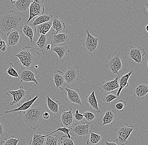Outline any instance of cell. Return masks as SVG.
Segmentation results:
<instances>
[{
  "instance_id": "9a60e30c",
  "label": "cell",
  "mask_w": 148,
  "mask_h": 145,
  "mask_svg": "<svg viewBox=\"0 0 148 145\" xmlns=\"http://www.w3.org/2000/svg\"><path fill=\"white\" fill-rule=\"evenodd\" d=\"M120 76L119 75L114 79H109L106 82H103L99 87V89L102 92H109L119 88L118 80Z\"/></svg>"
},
{
  "instance_id": "ab89813d",
  "label": "cell",
  "mask_w": 148,
  "mask_h": 145,
  "mask_svg": "<svg viewBox=\"0 0 148 145\" xmlns=\"http://www.w3.org/2000/svg\"><path fill=\"white\" fill-rule=\"evenodd\" d=\"M61 140L60 145H75L73 141V138H69L66 135L61 137Z\"/></svg>"
},
{
  "instance_id": "db71d44e",
  "label": "cell",
  "mask_w": 148,
  "mask_h": 145,
  "mask_svg": "<svg viewBox=\"0 0 148 145\" xmlns=\"http://www.w3.org/2000/svg\"><path fill=\"white\" fill-rule=\"evenodd\" d=\"M2 39L1 37V36L0 35V41H1V40H2Z\"/></svg>"
},
{
  "instance_id": "52a82bcc",
  "label": "cell",
  "mask_w": 148,
  "mask_h": 145,
  "mask_svg": "<svg viewBox=\"0 0 148 145\" xmlns=\"http://www.w3.org/2000/svg\"><path fill=\"white\" fill-rule=\"evenodd\" d=\"M109 61L106 63V66L110 69L112 74L119 75V71L122 67L120 52L114 51L111 52L107 57Z\"/></svg>"
},
{
  "instance_id": "ee69618b",
  "label": "cell",
  "mask_w": 148,
  "mask_h": 145,
  "mask_svg": "<svg viewBox=\"0 0 148 145\" xmlns=\"http://www.w3.org/2000/svg\"><path fill=\"white\" fill-rule=\"evenodd\" d=\"M5 125L0 123V138L5 135Z\"/></svg>"
},
{
  "instance_id": "44dd1931",
  "label": "cell",
  "mask_w": 148,
  "mask_h": 145,
  "mask_svg": "<svg viewBox=\"0 0 148 145\" xmlns=\"http://www.w3.org/2000/svg\"><path fill=\"white\" fill-rule=\"evenodd\" d=\"M61 103L59 101H53L49 96H46L45 107L46 111L52 114H56L59 113V106Z\"/></svg>"
},
{
  "instance_id": "277c9868",
  "label": "cell",
  "mask_w": 148,
  "mask_h": 145,
  "mask_svg": "<svg viewBox=\"0 0 148 145\" xmlns=\"http://www.w3.org/2000/svg\"><path fill=\"white\" fill-rule=\"evenodd\" d=\"M30 93V91H26L23 86H21L18 90L7 91L6 95L12 97L13 100L10 103V105L16 104L18 107L31 99Z\"/></svg>"
},
{
  "instance_id": "5bb4252c",
  "label": "cell",
  "mask_w": 148,
  "mask_h": 145,
  "mask_svg": "<svg viewBox=\"0 0 148 145\" xmlns=\"http://www.w3.org/2000/svg\"><path fill=\"white\" fill-rule=\"evenodd\" d=\"M60 119L64 127L67 128H70L73 127L75 121L72 109H70L69 111L63 109L61 112Z\"/></svg>"
},
{
  "instance_id": "11a10c76",
  "label": "cell",
  "mask_w": 148,
  "mask_h": 145,
  "mask_svg": "<svg viewBox=\"0 0 148 145\" xmlns=\"http://www.w3.org/2000/svg\"><path fill=\"white\" fill-rule=\"evenodd\" d=\"M148 145L147 144H145V145Z\"/></svg>"
},
{
  "instance_id": "74e56055",
  "label": "cell",
  "mask_w": 148,
  "mask_h": 145,
  "mask_svg": "<svg viewBox=\"0 0 148 145\" xmlns=\"http://www.w3.org/2000/svg\"><path fill=\"white\" fill-rule=\"evenodd\" d=\"M19 141V139L16 138L14 135H10L5 138L4 141H1L0 145H17Z\"/></svg>"
},
{
  "instance_id": "4fadbf2b",
  "label": "cell",
  "mask_w": 148,
  "mask_h": 145,
  "mask_svg": "<svg viewBox=\"0 0 148 145\" xmlns=\"http://www.w3.org/2000/svg\"><path fill=\"white\" fill-rule=\"evenodd\" d=\"M18 73L19 78L22 83H24L25 84L30 82H33L38 85L35 74L32 69L21 68Z\"/></svg>"
},
{
  "instance_id": "603a6c76",
  "label": "cell",
  "mask_w": 148,
  "mask_h": 145,
  "mask_svg": "<svg viewBox=\"0 0 148 145\" xmlns=\"http://www.w3.org/2000/svg\"><path fill=\"white\" fill-rule=\"evenodd\" d=\"M51 51L54 52L57 54L60 61L66 57L70 52V49L66 44L52 46Z\"/></svg>"
},
{
  "instance_id": "6da1fadb",
  "label": "cell",
  "mask_w": 148,
  "mask_h": 145,
  "mask_svg": "<svg viewBox=\"0 0 148 145\" xmlns=\"http://www.w3.org/2000/svg\"><path fill=\"white\" fill-rule=\"evenodd\" d=\"M20 63L27 69H32L40 63V54L33 46L24 47L15 54Z\"/></svg>"
},
{
  "instance_id": "4316f807",
  "label": "cell",
  "mask_w": 148,
  "mask_h": 145,
  "mask_svg": "<svg viewBox=\"0 0 148 145\" xmlns=\"http://www.w3.org/2000/svg\"><path fill=\"white\" fill-rule=\"evenodd\" d=\"M49 43V36L46 35H41L38 41L36 42V48L40 51L46 50V47Z\"/></svg>"
},
{
  "instance_id": "ba28073f",
  "label": "cell",
  "mask_w": 148,
  "mask_h": 145,
  "mask_svg": "<svg viewBox=\"0 0 148 145\" xmlns=\"http://www.w3.org/2000/svg\"><path fill=\"white\" fill-rule=\"evenodd\" d=\"M45 0H32L29 8V17L26 22L28 23L35 17L44 14Z\"/></svg>"
},
{
  "instance_id": "816d5d0a",
  "label": "cell",
  "mask_w": 148,
  "mask_h": 145,
  "mask_svg": "<svg viewBox=\"0 0 148 145\" xmlns=\"http://www.w3.org/2000/svg\"><path fill=\"white\" fill-rule=\"evenodd\" d=\"M132 1V0H125V2H128L130 1Z\"/></svg>"
},
{
  "instance_id": "9c48e42d",
  "label": "cell",
  "mask_w": 148,
  "mask_h": 145,
  "mask_svg": "<svg viewBox=\"0 0 148 145\" xmlns=\"http://www.w3.org/2000/svg\"><path fill=\"white\" fill-rule=\"evenodd\" d=\"M90 125L84 121H79L75 123L71 128L69 134L71 136H77L82 138L89 134Z\"/></svg>"
},
{
  "instance_id": "1f68e13d",
  "label": "cell",
  "mask_w": 148,
  "mask_h": 145,
  "mask_svg": "<svg viewBox=\"0 0 148 145\" xmlns=\"http://www.w3.org/2000/svg\"><path fill=\"white\" fill-rule=\"evenodd\" d=\"M46 137L40 132L33 134V138L30 140L29 145H43L46 141Z\"/></svg>"
},
{
  "instance_id": "7c38bea8",
  "label": "cell",
  "mask_w": 148,
  "mask_h": 145,
  "mask_svg": "<svg viewBox=\"0 0 148 145\" xmlns=\"http://www.w3.org/2000/svg\"><path fill=\"white\" fill-rule=\"evenodd\" d=\"M64 77L67 84H73L79 80V69L77 65L68 66L64 73Z\"/></svg>"
},
{
  "instance_id": "d590c367",
  "label": "cell",
  "mask_w": 148,
  "mask_h": 145,
  "mask_svg": "<svg viewBox=\"0 0 148 145\" xmlns=\"http://www.w3.org/2000/svg\"><path fill=\"white\" fill-rule=\"evenodd\" d=\"M83 118L85 119V120L83 121L85 123L88 124H91L94 122L97 116L94 114L90 112H83Z\"/></svg>"
},
{
  "instance_id": "484cf974",
  "label": "cell",
  "mask_w": 148,
  "mask_h": 145,
  "mask_svg": "<svg viewBox=\"0 0 148 145\" xmlns=\"http://www.w3.org/2000/svg\"><path fill=\"white\" fill-rule=\"evenodd\" d=\"M133 71H134V70H131V71H130L129 72L127 73V74H125L124 75L121 76L120 81H119V88H118L119 89H118V91H117V93H116V95L118 97L120 96L121 91L124 88H127V87L129 86L128 80H129L130 77V76L132 74Z\"/></svg>"
},
{
  "instance_id": "b9f144b4",
  "label": "cell",
  "mask_w": 148,
  "mask_h": 145,
  "mask_svg": "<svg viewBox=\"0 0 148 145\" xmlns=\"http://www.w3.org/2000/svg\"><path fill=\"white\" fill-rule=\"evenodd\" d=\"M73 117L75 121L76 122L81 121L83 119V114L79 113L78 110H76L75 114H73Z\"/></svg>"
},
{
  "instance_id": "f6af8a7d",
  "label": "cell",
  "mask_w": 148,
  "mask_h": 145,
  "mask_svg": "<svg viewBox=\"0 0 148 145\" xmlns=\"http://www.w3.org/2000/svg\"><path fill=\"white\" fill-rule=\"evenodd\" d=\"M50 118V115L49 113L48 112H43L42 114V118L44 120H48Z\"/></svg>"
},
{
  "instance_id": "7a4b0ae2",
  "label": "cell",
  "mask_w": 148,
  "mask_h": 145,
  "mask_svg": "<svg viewBox=\"0 0 148 145\" xmlns=\"http://www.w3.org/2000/svg\"><path fill=\"white\" fill-rule=\"evenodd\" d=\"M23 18L18 13L11 10L0 17V30L3 33H8L20 26Z\"/></svg>"
},
{
  "instance_id": "e0dca14e",
  "label": "cell",
  "mask_w": 148,
  "mask_h": 145,
  "mask_svg": "<svg viewBox=\"0 0 148 145\" xmlns=\"http://www.w3.org/2000/svg\"><path fill=\"white\" fill-rule=\"evenodd\" d=\"M84 104L90 110L96 111L97 113L101 112L98 106L94 91H92L89 95L86 96L84 101Z\"/></svg>"
},
{
  "instance_id": "30bf717a",
  "label": "cell",
  "mask_w": 148,
  "mask_h": 145,
  "mask_svg": "<svg viewBox=\"0 0 148 145\" xmlns=\"http://www.w3.org/2000/svg\"><path fill=\"white\" fill-rule=\"evenodd\" d=\"M64 89L67 92V97L65 100L67 102L73 103L80 106H83L81 98L83 95L79 89H75L69 86H67Z\"/></svg>"
},
{
  "instance_id": "8992f818",
  "label": "cell",
  "mask_w": 148,
  "mask_h": 145,
  "mask_svg": "<svg viewBox=\"0 0 148 145\" xmlns=\"http://www.w3.org/2000/svg\"><path fill=\"white\" fill-rule=\"evenodd\" d=\"M132 125H121L114 130L117 135V138L115 141L120 145H125L128 143L127 139L134 130Z\"/></svg>"
},
{
  "instance_id": "83f0119b",
  "label": "cell",
  "mask_w": 148,
  "mask_h": 145,
  "mask_svg": "<svg viewBox=\"0 0 148 145\" xmlns=\"http://www.w3.org/2000/svg\"><path fill=\"white\" fill-rule=\"evenodd\" d=\"M20 32L23 35L27 37L32 42L34 36V30L32 27L28 23H24L20 27Z\"/></svg>"
},
{
  "instance_id": "cb8c5ba5",
  "label": "cell",
  "mask_w": 148,
  "mask_h": 145,
  "mask_svg": "<svg viewBox=\"0 0 148 145\" xmlns=\"http://www.w3.org/2000/svg\"><path fill=\"white\" fill-rule=\"evenodd\" d=\"M116 112L114 110L109 108L104 114L102 125L110 124L113 125L116 123Z\"/></svg>"
},
{
  "instance_id": "4dcf8cb0",
  "label": "cell",
  "mask_w": 148,
  "mask_h": 145,
  "mask_svg": "<svg viewBox=\"0 0 148 145\" xmlns=\"http://www.w3.org/2000/svg\"><path fill=\"white\" fill-rule=\"evenodd\" d=\"M52 27L56 31L55 34H58L62 32L65 29V25L64 22L61 20L58 16L53 17L52 22Z\"/></svg>"
},
{
  "instance_id": "5b68a950",
  "label": "cell",
  "mask_w": 148,
  "mask_h": 145,
  "mask_svg": "<svg viewBox=\"0 0 148 145\" xmlns=\"http://www.w3.org/2000/svg\"><path fill=\"white\" fill-rule=\"evenodd\" d=\"M87 36L81 40L84 50L90 56H93L96 54L98 49L99 38L95 37L90 35L88 29H86Z\"/></svg>"
},
{
  "instance_id": "e575fe53",
  "label": "cell",
  "mask_w": 148,
  "mask_h": 145,
  "mask_svg": "<svg viewBox=\"0 0 148 145\" xmlns=\"http://www.w3.org/2000/svg\"><path fill=\"white\" fill-rule=\"evenodd\" d=\"M6 68L5 74L9 76L15 78H19L18 73L14 68V65L11 63L6 65H4Z\"/></svg>"
},
{
  "instance_id": "8d00e7d4",
  "label": "cell",
  "mask_w": 148,
  "mask_h": 145,
  "mask_svg": "<svg viewBox=\"0 0 148 145\" xmlns=\"http://www.w3.org/2000/svg\"><path fill=\"white\" fill-rule=\"evenodd\" d=\"M45 145H60L58 136L56 135H51L46 137Z\"/></svg>"
},
{
  "instance_id": "836d02e7",
  "label": "cell",
  "mask_w": 148,
  "mask_h": 145,
  "mask_svg": "<svg viewBox=\"0 0 148 145\" xmlns=\"http://www.w3.org/2000/svg\"><path fill=\"white\" fill-rule=\"evenodd\" d=\"M118 97L115 91H111L107 92L104 95L103 99V101L106 105H108L110 104L112 101L117 99Z\"/></svg>"
},
{
  "instance_id": "f907efd6",
  "label": "cell",
  "mask_w": 148,
  "mask_h": 145,
  "mask_svg": "<svg viewBox=\"0 0 148 145\" xmlns=\"http://www.w3.org/2000/svg\"><path fill=\"white\" fill-rule=\"evenodd\" d=\"M17 0H11V3H14Z\"/></svg>"
},
{
  "instance_id": "2e32d148",
  "label": "cell",
  "mask_w": 148,
  "mask_h": 145,
  "mask_svg": "<svg viewBox=\"0 0 148 145\" xmlns=\"http://www.w3.org/2000/svg\"><path fill=\"white\" fill-rule=\"evenodd\" d=\"M7 45L9 47H14L21 44L22 38L16 29H13L7 33Z\"/></svg>"
},
{
  "instance_id": "ac0fdd59",
  "label": "cell",
  "mask_w": 148,
  "mask_h": 145,
  "mask_svg": "<svg viewBox=\"0 0 148 145\" xmlns=\"http://www.w3.org/2000/svg\"><path fill=\"white\" fill-rule=\"evenodd\" d=\"M52 76L56 88H60L62 91L64 90L68 84L65 79L64 73L60 70H56L53 72Z\"/></svg>"
},
{
  "instance_id": "8fae6325",
  "label": "cell",
  "mask_w": 148,
  "mask_h": 145,
  "mask_svg": "<svg viewBox=\"0 0 148 145\" xmlns=\"http://www.w3.org/2000/svg\"><path fill=\"white\" fill-rule=\"evenodd\" d=\"M128 55L130 60L136 63H142L144 61L143 58L146 54L145 50L140 46H130L128 51Z\"/></svg>"
},
{
  "instance_id": "d4e9b609",
  "label": "cell",
  "mask_w": 148,
  "mask_h": 145,
  "mask_svg": "<svg viewBox=\"0 0 148 145\" xmlns=\"http://www.w3.org/2000/svg\"><path fill=\"white\" fill-rule=\"evenodd\" d=\"M53 20V19H52ZM52 20L49 22L42 23L34 27V31L37 35H46L50 30L52 27Z\"/></svg>"
},
{
  "instance_id": "d6a6232c",
  "label": "cell",
  "mask_w": 148,
  "mask_h": 145,
  "mask_svg": "<svg viewBox=\"0 0 148 145\" xmlns=\"http://www.w3.org/2000/svg\"><path fill=\"white\" fill-rule=\"evenodd\" d=\"M101 136L98 134L95 133L90 131V137L87 141V145H97L101 141Z\"/></svg>"
},
{
  "instance_id": "f546056e",
  "label": "cell",
  "mask_w": 148,
  "mask_h": 145,
  "mask_svg": "<svg viewBox=\"0 0 148 145\" xmlns=\"http://www.w3.org/2000/svg\"><path fill=\"white\" fill-rule=\"evenodd\" d=\"M53 18V16L51 14H43L37 16L36 18L34 19L30 25L32 27H34L42 23L49 22L51 20H52Z\"/></svg>"
},
{
  "instance_id": "ffe728a7",
  "label": "cell",
  "mask_w": 148,
  "mask_h": 145,
  "mask_svg": "<svg viewBox=\"0 0 148 145\" xmlns=\"http://www.w3.org/2000/svg\"><path fill=\"white\" fill-rule=\"evenodd\" d=\"M51 44V46L55 45H64L67 44L70 42V37L69 35L66 33H62L55 34L53 32Z\"/></svg>"
},
{
  "instance_id": "d6986e66",
  "label": "cell",
  "mask_w": 148,
  "mask_h": 145,
  "mask_svg": "<svg viewBox=\"0 0 148 145\" xmlns=\"http://www.w3.org/2000/svg\"><path fill=\"white\" fill-rule=\"evenodd\" d=\"M39 95V94H38L32 99H30V100L25 102L24 104L21 105V106L18 107L17 108L13 109V110H10L6 111L5 112V114L9 113H14L15 115H17L18 114L23 113L24 112L28 110L29 108H31L33 103L38 99Z\"/></svg>"
},
{
  "instance_id": "681fc988",
  "label": "cell",
  "mask_w": 148,
  "mask_h": 145,
  "mask_svg": "<svg viewBox=\"0 0 148 145\" xmlns=\"http://www.w3.org/2000/svg\"><path fill=\"white\" fill-rule=\"evenodd\" d=\"M51 45L49 43L46 47V50H50L51 48Z\"/></svg>"
},
{
  "instance_id": "7402d4cb",
  "label": "cell",
  "mask_w": 148,
  "mask_h": 145,
  "mask_svg": "<svg viewBox=\"0 0 148 145\" xmlns=\"http://www.w3.org/2000/svg\"><path fill=\"white\" fill-rule=\"evenodd\" d=\"M148 92V84L143 82H140L138 86L134 89V95L138 100L144 99Z\"/></svg>"
},
{
  "instance_id": "c3c4849f",
  "label": "cell",
  "mask_w": 148,
  "mask_h": 145,
  "mask_svg": "<svg viewBox=\"0 0 148 145\" xmlns=\"http://www.w3.org/2000/svg\"><path fill=\"white\" fill-rule=\"evenodd\" d=\"M146 26L143 29V32L145 35L147 36L148 35V25L147 24L146 25Z\"/></svg>"
},
{
  "instance_id": "f5cc1de1",
  "label": "cell",
  "mask_w": 148,
  "mask_h": 145,
  "mask_svg": "<svg viewBox=\"0 0 148 145\" xmlns=\"http://www.w3.org/2000/svg\"><path fill=\"white\" fill-rule=\"evenodd\" d=\"M35 68H38V65H36V66H35Z\"/></svg>"
},
{
  "instance_id": "3957f363",
  "label": "cell",
  "mask_w": 148,
  "mask_h": 145,
  "mask_svg": "<svg viewBox=\"0 0 148 145\" xmlns=\"http://www.w3.org/2000/svg\"><path fill=\"white\" fill-rule=\"evenodd\" d=\"M43 112V110L40 106L30 108L23 112V121L30 129L36 130L42 120Z\"/></svg>"
},
{
  "instance_id": "bcb514c9",
  "label": "cell",
  "mask_w": 148,
  "mask_h": 145,
  "mask_svg": "<svg viewBox=\"0 0 148 145\" xmlns=\"http://www.w3.org/2000/svg\"><path fill=\"white\" fill-rule=\"evenodd\" d=\"M143 12L145 14V15L147 17H148V4L147 3L145 4V8L143 9Z\"/></svg>"
},
{
  "instance_id": "f1b7e54d",
  "label": "cell",
  "mask_w": 148,
  "mask_h": 145,
  "mask_svg": "<svg viewBox=\"0 0 148 145\" xmlns=\"http://www.w3.org/2000/svg\"><path fill=\"white\" fill-rule=\"evenodd\" d=\"M32 0H17L14 3L15 8L18 12H25L29 10Z\"/></svg>"
},
{
  "instance_id": "7dc6e473",
  "label": "cell",
  "mask_w": 148,
  "mask_h": 145,
  "mask_svg": "<svg viewBox=\"0 0 148 145\" xmlns=\"http://www.w3.org/2000/svg\"><path fill=\"white\" fill-rule=\"evenodd\" d=\"M112 141H110V142H107V141H105V145H119L117 143H116L115 142H113L112 141Z\"/></svg>"
},
{
  "instance_id": "60d3db41",
  "label": "cell",
  "mask_w": 148,
  "mask_h": 145,
  "mask_svg": "<svg viewBox=\"0 0 148 145\" xmlns=\"http://www.w3.org/2000/svg\"><path fill=\"white\" fill-rule=\"evenodd\" d=\"M126 104V101L122 99L118 100L115 104V108L120 112H123L124 111V108Z\"/></svg>"
},
{
  "instance_id": "7bdbcfd3",
  "label": "cell",
  "mask_w": 148,
  "mask_h": 145,
  "mask_svg": "<svg viewBox=\"0 0 148 145\" xmlns=\"http://www.w3.org/2000/svg\"><path fill=\"white\" fill-rule=\"evenodd\" d=\"M7 48H8V46L5 41L2 39L0 41V51L5 52L7 50Z\"/></svg>"
},
{
  "instance_id": "f35d334b",
  "label": "cell",
  "mask_w": 148,
  "mask_h": 145,
  "mask_svg": "<svg viewBox=\"0 0 148 145\" xmlns=\"http://www.w3.org/2000/svg\"><path fill=\"white\" fill-rule=\"evenodd\" d=\"M70 131H71V128H67L64 127H59L57 128V130H56L54 131L51 132L49 134L47 135H45V136L46 137L49 136V135L53 134L54 133H56V132L60 131L64 133L65 135H67L68 138H72V136L69 134V132H70Z\"/></svg>"
}]
</instances>
